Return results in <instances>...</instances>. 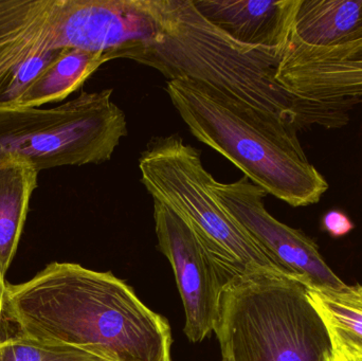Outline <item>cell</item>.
I'll return each instance as SVG.
<instances>
[{"label": "cell", "instance_id": "cell-20", "mask_svg": "<svg viewBox=\"0 0 362 361\" xmlns=\"http://www.w3.org/2000/svg\"><path fill=\"white\" fill-rule=\"evenodd\" d=\"M221 361H230V360H228L227 358H223V360Z\"/></svg>", "mask_w": 362, "mask_h": 361}, {"label": "cell", "instance_id": "cell-8", "mask_svg": "<svg viewBox=\"0 0 362 361\" xmlns=\"http://www.w3.org/2000/svg\"><path fill=\"white\" fill-rule=\"evenodd\" d=\"M59 6L61 0H0V110L14 107L63 50Z\"/></svg>", "mask_w": 362, "mask_h": 361}, {"label": "cell", "instance_id": "cell-17", "mask_svg": "<svg viewBox=\"0 0 362 361\" xmlns=\"http://www.w3.org/2000/svg\"><path fill=\"white\" fill-rule=\"evenodd\" d=\"M322 227L331 237H342L354 229V224L344 212L332 210L322 218Z\"/></svg>", "mask_w": 362, "mask_h": 361}, {"label": "cell", "instance_id": "cell-10", "mask_svg": "<svg viewBox=\"0 0 362 361\" xmlns=\"http://www.w3.org/2000/svg\"><path fill=\"white\" fill-rule=\"evenodd\" d=\"M276 78L306 99H362V36L327 47L306 46L291 37Z\"/></svg>", "mask_w": 362, "mask_h": 361}, {"label": "cell", "instance_id": "cell-1", "mask_svg": "<svg viewBox=\"0 0 362 361\" xmlns=\"http://www.w3.org/2000/svg\"><path fill=\"white\" fill-rule=\"evenodd\" d=\"M6 318L17 334L106 361H172L168 320L112 273L51 263L29 281L8 285Z\"/></svg>", "mask_w": 362, "mask_h": 361}, {"label": "cell", "instance_id": "cell-16", "mask_svg": "<svg viewBox=\"0 0 362 361\" xmlns=\"http://www.w3.org/2000/svg\"><path fill=\"white\" fill-rule=\"evenodd\" d=\"M0 361H106L71 345L17 334L0 341Z\"/></svg>", "mask_w": 362, "mask_h": 361}, {"label": "cell", "instance_id": "cell-6", "mask_svg": "<svg viewBox=\"0 0 362 361\" xmlns=\"http://www.w3.org/2000/svg\"><path fill=\"white\" fill-rule=\"evenodd\" d=\"M112 93L82 91L52 108L0 110V161L14 159L37 172L110 161L127 135Z\"/></svg>", "mask_w": 362, "mask_h": 361}, {"label": "cell", "instance_id": "cell-7", "mask_svg": "<svg viewBox=\"0 0 362 361\" xmlns=\"http://www.w3.org/2000/svg\"><path fill=\"white\" fill-rule=\"evenodd\" d=\"M213 190L262 251L296 279L318 290L340 292L349 288L325 263L313 239L267 211L264 205L267 193L246 176L231 184L214 180Z\"/></svg>", "mask_w": 362, "mask_h": 361}, {"label": "cell", "instance_id": "cell-12", "mask_svg": "<svg viewBox=\"0 0 362 361\" xmlns=\"http://www.w3.org/2000/svg\"><path fill=\"white\" fill-rule=\"evenodd\" d=\"M362 36V0H299L291 37L310 47Z\"/></svg>", "mask_w": 362, "mask_h": 361}, {"label": "cell", "instance_id": "cell-5", "mask_svg": "<svg viewBox=\"0 0 362 361\" xmlns=\"http://www.w3.org/2000/svg\"><path fill=\"white\" fill-rule=\"evenodd\" d=\"M141 182L153 199L189 224L223 273L226 283L252 273L293 277L274 263L234 220L213 190L202 152L180 136L154 137L139 158Z\"/></svg>", "mask_w": 362, "mask_h": 361}, {"label": "cell", "instance_id": "cell-4", "mask_svg": "<svg viewBox=\"0 0 362 361\" xmlns=\"http://www.w3.org/2000/svg\"><path fill=\"white\" fill-rule=\"evenodd\" d=\"M213 332L230 361H329L335 353L308 286L278 273L228 281Z\"/></svg>", "mask_w": 362, "mask_h": 361}, {"label": "cell", "instance_id": "cell-2", "mask_svg": "<svg viewBox=\"0 0 362 361\" xmlns=\"http://www.w3.org/2000/svg\"><path fill=\"white\" fill-rule=\"evenodd\" d=\"M160 31L132 61L170 80L202 83L296 131L340 129L362 99L325 102L293 95L276 81L282 54L244 46L209 23L192 0H158Z\"/></svg>", "mask_w": 362, "mask_h": 361}, {"label": "cell", "instance_id": "cell-13", "mask_svg": "<svg viewBox=\"0 0 362 361\" xmlns=\"http://www.w3.org/2000/svg\"><path fill=\"white\" fill-rule=\"evenodd\" d=\"M37 175L27 163L0 161V273L4 278L18 247Z\"/></svg>", "mask_w": 362, "mask_h": 361}, {"label": "cell", "instance_id": "cell-3", "mask_svg": "<svg viewBox=\"0 0 362 361\" xmlns=\"http://www.w3.org/2000/svg\"><path fill=\"white\" fill-rule=\"evenodd\" d=\"M165 91L192 135L267 194L297 208L329 190L293 127L202 83L170 80Z\"/></svg>", "mask_w": 362, "mask_h": 361}, {"label": "cell", "instance_id": "cell-9", "mask_svg": "<svg viewBox=\"0 0 362 361\" xmlns=\"http://www.w3.org/2000/svg\"><path fill=\"white\" fill-rule=\"evenodd\" d=\"M154 220L159 248L171 263L185 307V334L191 343H202L214 330L225 277L189 224L155 199Z\"/></svg>", "mask_w": 362, "mask_h": 361}, {"label": "cell", "instance_id": "cell-11", "mask_svg": "<svg viewBox=\"0 0 362 361\" xmlns=\"http://www.w3.org/2000/svg\"><path fill=\"white\" fill-rule=\"evenodd\" d=\"M204 19L228 36L255 49L284 54L299 0H192Z\"/></svg>", "mask_w": 362, "mask_h": 361}, {"label": "cell", "instance_id": "cell-15", "mask_svg": "<svg viewBox=\"0 0 362 361\" xmlns=\"http://www.w3.org/2000/svg\"><path fill=\"white\" fill-rule=\"evenodd\" d=\"M308 294L322 318L338 351L362 355V285L346 290H318L308 286Z\"/></svg>", "mask_w": 362, "mask_h": 361}, {"label": "cell", "instance_id": "cell-14", "mask_svg": "<svg viewBox=\"0 0 362 361\" xmlns=\"http://www.w3.org/2000/svg\"><path fill=\"white\" fill-rule=\"evenodd\" d=\"M110 61H112V57L103 53L63 49L30 84L12 108H37L45 104L62 102Z\"/></svg>", "mask_w": 362, "mask_h": 361}, {"label": "cell", "instance_id": "cell-18", "mask_svg": "<svg viewBox=\"0 0 362 361\" xmlns=\"http://www.w3.org/2000/svg\"><path fill=\"white\" fill-rule=\"evenodd\" d=\"M6 288H8V284L6 283L4 278L0 273V324L4 318H6Z\"/></svg>", "mask_w": 362, "mask_h": 361}, {"label": "cell", "instance_id": "cell-19", "mask_svg": "<svg viewBox=\"0 0 362 361\" xmlns=\"http://www.w3.org/2000/svg\"><path fill=\"white\" fill-rule=\"evenodd\" d=\"M329 361H362V355L346 353V352L335 350L333 357Z\"/></svg>", "mask_w": 362, "mask_h": 361}]
</instances>
